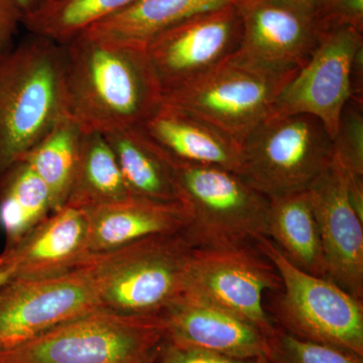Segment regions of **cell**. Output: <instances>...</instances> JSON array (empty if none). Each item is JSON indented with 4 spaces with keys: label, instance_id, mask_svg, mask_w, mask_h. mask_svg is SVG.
<instances>
[{
    "label": "cell",
    "instance_id": "277c9868",
    "mask_svg": "<svg viewBox=\"0 0 363 363\" xmlns=\"http://www.w3.org/2000/svg\"><path fill=\"white\" fill-rule=\"evenodd\" d=\"M298 71L240 51L207 75L162 93V102L201 117L241 145L272 116Z\"/></svg>",
    "mask_w": 363,
    "mask_h": 363
},
{
    "label": "cell",
    "instance_id": "5bb4252c",
    "mask_svg": "<svg viewBox=\"0 0 363 363\" xmlns=\"http://www.w3.org/2000/svg\"><path fill=\"white\" fill-rule=\"evenodd\" d=\"M240 51L274 65L302 68L329 26L323 18L271 0H238Z\"/></svg>",
    "mask_w": 363,
    "mask_h": 363
},
{
    "label": "cell",
    "instance_id": "4316f807",
    "mask_svg": "<svg viewBox=\"0 0 363 363\" xmlns=\"http://www.w3.org/2000/svg\"><path fill=\"white\" fill-rule=\"evenodd\" d=\"M363 101L351 98L344 107L332 140L334 157L346 172L363 176Z\"/></svg>",
    "mask_w": 363,
    "mask_h": 363
},
{
    "label": "cell",
    "instance_id": "7a4b0ae2",
    "mask_svg": "<svg viewBox=\"0 0 363 363\" xmlns=\"http://www.w3.org/2000/svg\"><path fill=\"white\" fill-rule=\"evenodd\" d=\"M64 116V45L32 35L0 56V175Z\"/></svg>",
    "mask_w": 363,
    "mask_h": 363
},
{
    "label": "cell",
    "instance_id": "9a60e30c",
    "mask_svg": "<svg viewBox=\"0 0 363 363\" xmlns=\"http://www.w3.org/2000/svg\"><path fill=\"white\" fill-rule=\"evenodd\" d=\"M167 339L184 347L236 358H267L259 328L222 308L183 294L161 313Z\"/></svg>",
    "mask_w": 363,
    "mask_h": 363
},
{
    "label": "cell",
    "instance_id": "d6a6232c",
    "mask_svg": "<svg viewBox=\"0 0 363 363\" xmlns=\"http://www.w3.org/2000/svg\"><path fill=\"white\" fill-rule=\"evenodd\" d=\"M13 278V271L11 267L4 264L1 253H0V286H4L6 281Z\"/></svg>",
    "mask_w": 363,
    "mask_h": 363
},
{
    "label": "cell",
    "instance_id": "f546056e",
    "mask_svg": "<svg viewBox=\"0 0 363 363\" xmlns=\"http://www.w3.org/2000/svg\"><path fill=\"white\" fill-rule=\"evenodd\" d=\"M326 23L329 28L346 25L363 30V0H333Z\"/></svg>",
    "mask_w": 363,
    "mask_h": 363
},
{
    "label": "cell",
    "instance_id": "4dcf8cb0",
    "mask_svg": "<svg viewBox=\"0 0 363 363\" xmlns=\"http://www.w3.org/2000/svg\"><path fill=\"white\" fill-rule=\"evenodd\" d=\"M271 1L278 2L298 11L313 14L326 21V16L333 0H271Z\"/></svg>",
    "mask_w": 363,
    "mask_h": 363
},
{
    "label": "cell",
    "instance_id": "30bf717a",
    "mask_svg": "<svg viewBox=\"0 0 363 363\" xmlns=\"http://www.w3.org/2000/svg\"><path fill=\"white\" fill-rule=\"evenodd\" d=\"M97 308L96 269L91 257L58 276L11 279L0 286V351Z\"/></svg>",
    "mask_w": 363,
    "mask_h": 363
},
{
    "label": "cell",
    "instance_id": "ac0fdd59",
    "mask_svg": "<svg viewBox=\"0 0 363 363\" xmlns=\"http://www.w3.org/2000/svg\"><path fill=\"white\" fill-rule=\"evenodd\" d=\"M140 126L174 159L220 167L240 175V143L201 117L162 101Z\"/></svg>",
    "mask_w": 363,
    "mask_h": 363
},
{
    "label": "cell",
    "instance_id": "4fadbf2b",
    "mask_svg": "<svg viewBox=\"0 0 363 363\" xmlns=\"http://www.w3.org/2000/svg\"><path fill=\"white\" fill-rule=\"evenodd\" d=\"M306 190L319 227L326 279L363 300V219L351 203L347 172L333 157Z\"/></svg>",
    "mask_w": 363,
    "mask_h": 363
},
{
    "label": "cell",
    "instance_id": "e0dca14e",
    "mask_svg": "<svg viewBox=\"0 0 363 363\" xmlns=\"http://www.w3.org/2000/svg\"><path fill=\"white\" fill-rule=\"evenodd\" d=\"M91 255L111 252L135 241L183 233L191 220L185 203L130 197L85 211Z\"/></svg>",
    "mask_w": 363,
    "mask_h": 363
},
{
    "label": "cell",
    "instance_id": "484cf974",
    "mask_svg": "<svg viewBox=\"0 0 363 363\" xmlns=\"http://www.w3.org/2000/svg\"><path fill=\"white\" fill-rule=\"evenodd\" d=\"M267 337V359L271 363H363L350 353L296 337L276 326Z\"/></svg>",
    "mask_w": 363,
    "mask_h": 363
},
{
    "label": "cell",
    "instance_id": "603a6c76",
    "mask_svg": "<svg viewBox=\"0 0 363 363\" xmlns=\"http://www.w3.org/2000/svg\"><path fill=\"white\" fill-rule=\"evenodd\" d=\"M52 213L49 189L30 164L21 160L0 175V224L6 245Z\"/></svg>",
    "mask_w": 363,
    "mask_h": 363
},
{
    "label": "cell",
    "instance_id": "d6986e66",
    "mask_svg": "<svg viewBox=\"0 0 363 363\" xmlns=\"http://www.w3.org/2000/svg\"><path fill=\"white\" fill-rule=\"evenodd\" d=\"M131 196L166 203H185L169 154L142 126L104 133Z\"/></svg>",
    "mask_w": 363,
    "mask_h": 363
},
{
    "label": "cell",
    "instance_id": "6da1fadb",
    "mask_svg": "<svg viewBox=\"0 0 363 363\" xmlns=\"http://www.w3.org/2000/svg\"><path fill=\"white\" fill-rule=\"evenodd\" d=\"M65 48L67 116L83 133L142 125L162 101L145 45L81 33Z\"/></svg>",
    "mask_w": 363,
    "mask_h": 363
},
{
    "label": "cell",
    "instance_id": "d4e9b609",
    "mask_svg": "<svg viewBox=\"0 0 363 363\" xmlns=\"http://www.w3.org/2000/svg\"><path fill=\"white\" fill-rule=\"evenodd\" d=\"M136 0H45L23 18L32 35L66 45L95 23L123 11Z\"/></svg>",
    "mask_w": 363,
    "mask_h": 363
},
{
    "label": "cell",
    "instance_id": "3957f363",
    "mask_svg": "<svg viewBox=\"0 0 363 363\" xmlns=\"http://www.w3.org/2000/svg\"><path fill=\"white\" fill-rule=\"evenodd\" d=\"M166 340L161 315L97 308L0 351V363H154Z\"/></svg>",
    "mask_w": 363,
    "mask_h": 363
},
{
    "label": "cell",
    "instance_id": "7402d4cb",
    "mask_svg": "<svg viewBox=\"0 0 363 363\" xmlns=\"http://www.w3.org/2000/svg\"><path fill=\"white\" fill-rule=\"evenodd\" d=\"M131 194L111 145L99 133H83L66 206L87 211Z\"/></svg>",
    "mask_w": 363,
    "mask_h": 363
},
{
    "label": "cell",
    "instance_id": "f1b7e54d",
    "mask_svg": "<svg viewBox=\"0 0 363 363\" xmlns=\"http://www.w3.org/2000/svg\"><path fill=\"white\" fill-rule=\"evenodd\" d=\"M23 18L25 13L16 0H0V56L13 49L14 37Z\"/></svg>",
    "mask_w": 363,
    "mask_h": 363
},
{
    "label": "cell",
    "instance_id": "cb8c5ba5",
    "mask_svg": "<svg viewBox=\"0 0 363 363\" xmlns=\"http://www.w3.org/2000/svg\"><path fill=\"white\" fill-rule=\"evenodd\" d=\"M82 136L78 124L64 116L23 159L49 189L52 212L68 201Z\"/></svg>",
    "mask_w": 363,
    "mask_h": 363
},
{
    "label": "cell",
    "instance_id": "1f68e13d",
    "mask_svg": "<svg viewBox=\"0 0 363 363\" xmlns=\"http://www.w3.org/2000/svg\"><path fill=\"white\" fill-rule=\"evenodd\" d=\"M20 4L21 9L25 13V18L28 14L33 13L45 1V0H16Z\"/></svg>",
    "mask_w": 363,
    "mask_h": 363
},
{
    "label": "cell",
    "instance_id": "5b68a950",
    "mask_svg": "<svg viewBox=\"0 0 363 363\" xmlns=\"http://www.w3.org/2000/svg\"><path fill=\"white\" fill-rule=\"evenodd\" d=\"M193 250L183 231L91 255L100 308L131 316L161 314L183 295Z\"/></svg>",
    "mask_w": 363,
    "mask_h": 363
},
{
    "label": "cell",
    "instance_id": "83f0119b",
    "mask_svg": "<svg viewBox=\"0 0 363 363\" xmlns=\"http://www.w3.org/2000/svg\"><path fill=\"white\" fill-rule=\"evenodd\" d=\"M154 363H271L267 358H236L184 347L167 339Z\"/></svg>",
    "mask_w": 363,
    "mask_h": 363
},
{
    "label": "cell",
    "instance_id": "ba28073f",
    "mask_svg": "<svg viewBox=\"0 0 363 363\" xmlns=\"http://www.w3.org/2000/svg\"><path fill=\"white\" fill-rule=\"evenodd\" d=\"M333 157L330 135L316 117L269 116L241 143L240 176L274 199L306 190Z\"/></svg>",
    "mask_w": 363,
    "mask_h": 363
},
{
    "label": "cell",
    "instance_id": "44dd1931",
    "mask_svg": "<svg viewBox=\"0 0 363 363\" xmlns=\"http://www.w3.org/2000/svg\"><path fill=\"white\" fill-rule=\"evenodd\" d=\"M269 200L267 238L294 266L326 278L323 245L307 190Z\"/></svg>",
    "mask_w": 363,
    "mask_h": 363
},
{
    "label": "cell",
    "instance_id": "52a82bcc",
    "mask_svg": "<svg viewBox=\"0 0 363 363\" xmlns=\"http://www.w3.org/2000/svg\"><path fill=\"white\" fill-rule=\"evenodd\" d=\"M172 162L190 208L184 233L193 247H235L267 238L269 198L229 169L174 157Z\"/></svg>",
    "mask_w": 363,
    "mask_h": 363
},
{
    "label": "cell",
    "instance_id": "ffe728a7",
    "mask_svg": "<svg viewBox=\"0 0 363 363\" xmlns=\"http://www.w3.org/2000/svg\"><path fill=\"white\" fill-rule=\"evenodd\" d=\"M238 0H136L86 30L108 42L145 45L157 35L193 16L234 4Z\"/></svg>",
    "mask_w": 363,
    "mask_h": 363
},
{
    "label": "cell",
    "instance_id": "8992f818",
    "mask_svg": "<svg viewBox=\"0 0 363 363\" xmlns=\"http://www.w3.org/2000/svg\"><path fill=\"white\" fill-rule=\"evenodd\" d=\"M253 245L276 269L281 289L267 309L277 327L296 337L325 344L363 359V300L330 279L298 269L274 242L260 236Z\"/></svg>",
    "mask_w": 363,
    "mask_h": 363
},
{
    "label": "cell",
    "instance_id": "2e32d148",
    "mask_svg": "<svg viewBox=\"0 0 363 363\" xmlns=\"http://www.w3.org/2000/svg\"><path fill=\"white\" fill-rule=\"evenodd\" d=\"M87 215L65 206L52 212L1 253L13 278L37 279L76 269L91 257Z\"/></svg>",
    "mask_w": 363,
    "mask_h": 363
},
{
    "label": "cell",
    "instance_id": "9c48e42d",
    "mask_svg": "<svg viewBox=\"0 0 363 363\" xmlns=\"http://www.w3.org/2000/svg\"><path fill=\"white\" fill-rule=\"evenodd\" d=\"M281 281L272 262L253 243L193 250L183 294L206 301L242 318L269 335L276 328L264 294Z\"/></svg>",
    "mask_w": 363,
    "mask_h": 363
},
{
    "label": "cell",
    "instance_id": "8fae6325",
    "mask_svg": "<svg viewBox=\"0 0 363 363\" xmlns=\"http://www.w3.org/2000/svg\"><path fill=\"white\" fill-rule=\"evenodd\" d=\"M242 25L235 4L198 14L145 45L162 93L207 75L240 51Z\"/></svg>",
    "mask_w": 363,
    "mask_h": 363
},
{
    "label": "cell",
    "instance_id": "7c38bea8",
    "mask_svg": "<svg viewBox=\"0 0 363 363\" xmlns=\"http://www.w3.org/2000/svg\"><path fill=\"white\" fill-rule=\"evenodd\" d=\"M363 48V30L331 26L311 58L298 69L271 116L309 114L319 119L333 140L345 105L352 98V68Z\"/></svg>",
    "mask_w": 363,
    "mask_h": 363
}]
</instances>
